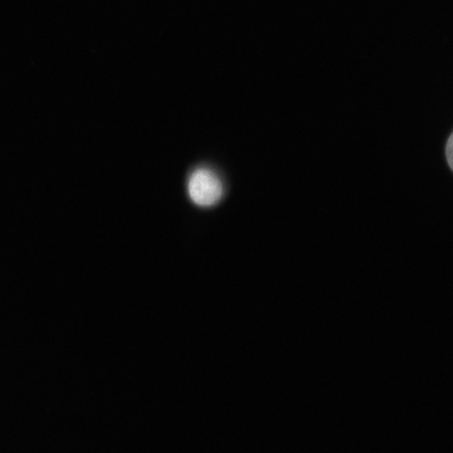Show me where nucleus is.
I'll list each match as a JSON object with an SVG mask.
<instances>
[{
  "label": "nucleus",
  "mask_w": 453,
  "mask_h": 453,
  "mask_svg": "<svg viewBox=\"0 0 453 453\" xmlns=\"http://www.w3.org/2000/svg\"><path fill=\"white\" fill-rule=\"evenodd\" d=\"M188 190L191 200L203 207L214 205L223 195L222 183L208 169H198L191 175Z\"/></svg>",
  "instance_id": "nucleus-1"
},
{
  "label": "nucleus",
  "mask_w": 453,
  "mask_h": 453,
  "mask_svg": "<svg viewBox=\"0 0 453 453\" xmlns=\"http://www.w3.org/2000/svg\"><path fill=\"white\" fill-rule=\"evenodd\" d=\"M445 154L447 163H449V165L453 172V133L449 135V140H447Z\"/></svg>",
  "instance_id": "nucleus-2"
}]
</instances>
